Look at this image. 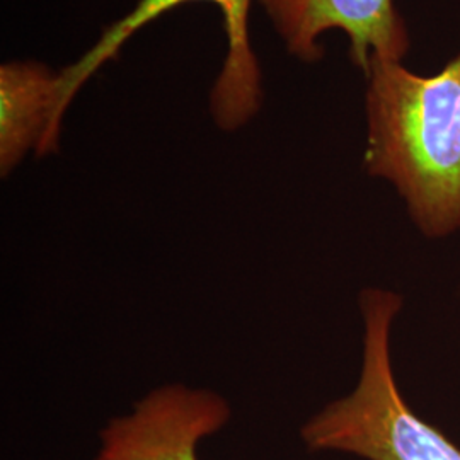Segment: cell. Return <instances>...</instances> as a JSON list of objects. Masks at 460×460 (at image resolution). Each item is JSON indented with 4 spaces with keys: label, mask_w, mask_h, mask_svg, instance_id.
Here are the masks:
<instances>
[{
    "label": "cell",
    "mask_w": 460,
    "mask_h": 460,
    "mask_svg": "<svg viewBox=\"0 0 460 460\" xmlns=\"http://www.w3.org/2000/svg\"><path fill=\"white\" fill-rule=\"evenodd\" d=\"M365 171L391 182L423 235L460 230V53L435 75L374 60Z\"/></svg>",
    "instance_id": "obj_1"
},
{
    "label": "cell",
    "mask_w": 460,
    "mask_h": 460,
    "mask_svg": "<svg viewBox=\"0 0 460 460\" xmlns=\"http://www.w3.org/2000/svg\"><path fill=\"white\" fill-rule=\"evenodd\" d=\"M402 298L363 288V358L349 394L311 416L300 438L311 452H338L363 460H460V448L423 421L399 393L391 358V331Z\"/></svg>",
    "instance_id": "obj_2"
},
{
    "label": "cell",
    "mask_w": 460,
    "mask_h": 460,
    "mask_svg": "<svg viewBox=\"0 0 460 460\" xmlns=\"http://www.w3.org/2000/svg\"><path fill=\"white\" fill-rule=\"evenodd\" d=\"M190 2H212L224 17L227 49L224 66L210 89L208 108L215 125L222 132H237L260 113L263 106V74L249 38V11L252 0H138L128 14L110 24L98 41L72 66L60 70L55 127L64 132V118L79 94L101 66L119 55L133 34L165 13Z\"/></svg>",
    "instance_id": "obj_3"
},
{
    "label": "cell",
    "mask_w": 460,
    "mask_h": 460,
    "mask_svg": "<svg viewBox=\"0 0 460 460\" xmlns=\"http://www.w3.org/2000/svg\"><path fill=\"white\" fill-rule=\"evenodd\" d=\"M230 420L229 399L217 391L163 384L101 428L94 460H199V444Z\"/></svg>",
    "instance_id": "obj_4"
},
{
    "label": "cell",
    "mask_w": 460,
    "mask_h": 460,
    "mask_svg": "<svg viewBox=\"0 0 460 460\" xmlns=\"http://www.w3.org/2000/svg\"><path fill=\"white\" fill-rule=\"evenodd\" d=\"M287 51L305 64L324 57L321 36L340 30L349 58L367 77L370 64L402 62L410 49L406 21L394 0H258Z\"/></svg>",
    "instance_id": "obj_5"
},
{
    "label": "cell",
    "mask_w": 460,
    "mask_h": 460,
    "mask_svg": "<svg viewBox=\"0 0 460 460\" xmlns=\"http://www.w3.org/2000/svg\"><path fill=\"white\" fill-rule=\"evenodd\" d=\"M60 70L38 60H11L0 66V176L9 178L22 161L60 152L55 128Z\"/></svg>",
    "instance_id": "obj_6"
}]
</instances>
